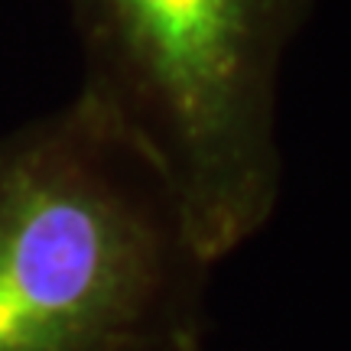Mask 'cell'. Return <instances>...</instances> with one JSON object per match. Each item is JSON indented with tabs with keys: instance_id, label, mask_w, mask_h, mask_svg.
<instances>
[{
	"instance_id": "1",
	"label": "cell",
	"mask_w": 351,
	"mask_h": 351,
	"mask_svg": "<svg viewBox=\"0 0 351 351\" xmlns=\"http://www.w3.org/2000/svg\"><path fill=\"white\" fill-rule=\"evenodd\" d=\"M212 267L156 163L82 95L0 137V351L205 341Z\"/></svg>"
},
{
	"instance_id": "2",
	"label": "cell",
	"mask_w": 351,
	"mask_h": 351,
	"mask_svg": "<svg viewBox=\"0 0 351 351\" xmlns=\"http://www.w3.org/2000/svg\"><path fill=\"white\" fill-rule=\"evenodd\" d=\"M82 88L163 173L218 263L283 189L280 72L313 0H65Z\"/></svg>"
},
{
	"instance_id": "3",
	"label": "cell",
	"mask_w": 351,
	"mask_h": 351,
	"mask_svg": "<svg viewBox=\"0 0 351 351\" xmlns=\"http://www.w3.org/2000/svg\"><path fill=\"white\" fill-rule=\"evenodd\" d=\"M160 351H208L205 341H189V345H173V348H160Z\"/></svg>"
}]
</instances>
